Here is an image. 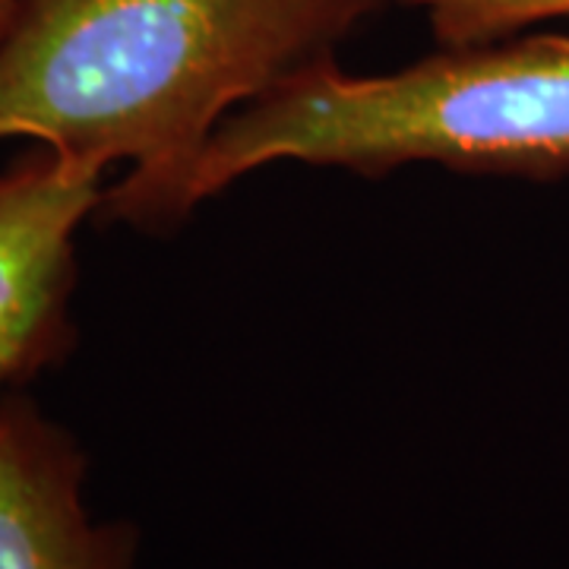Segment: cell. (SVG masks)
<instances>
[{
  "label": "cell",
  "instance_id": "obj_5",
  "mask_svg": "<svg viewBox=\"0 0 569 569\" xmlns=\"http://www.w3.org/2000/svg\"><path fill=\"white\" fill-rule=\"evenodd\" d=\"M421 10L443 48L485 44L569 17V0H402Z\"/></svg>",
  "mask_w": 569,
  "mask_h": 569
},
{
  "label": "cell",
  "instance_id": "obj_3",
  "mask_svg": "<svg viewBox=\"0 0 569 569\" xmlns=\"http://www.w3.org/2000/svg\"><path fill=\"white\" fill-rule=\"evenodd\" d=\"M102 197V168L44 146L0 171V396L73 346L77 231Z\"/></svg>",
  "mask_w": 569,
  "mask_h": 569
},
{
  "label": "cell",
  "instance_id": "obj_2",
  "mask_svg": "<svg viewBox=\"0 0 569 569\" xmlns=\"http://www.w3.org/2000/svg\"><path fill=\"white\" fill-rule=\"evenodd\" d=\"M272 162L569 174V39L462 44L380 77L346 73L332 58L313 63L219 127L197 171V203Z\"/></svg>",
  "mask_w": 569,
  "mask_h": 569
},
{
  "label": "cell",
  "instance_id": "obj_6",
  "mask_svg": "<svg viewBox=\"0 0 569 569\" xmlns=\"http://www.w3.org/2000/svg\"><path fill=\"white\" fill-rule=\"evenodd\" d=\"M26 7H29V0H0V41L10 36V29L17 26Z\"/></svg>",
  "mask_w": 569,
  "mask_h": 569
},
{
  "label": "cell",
  "instance_id": "obj_1",
  "mask_svg": "<svg viewBox=\"0 0 569 569\" xmlns=\"http://www.w3.org/2000/svg\"><path fill=\"white\" fill-rule=\"evenodd\" d=\"M377 0H29L0 41V140L130 164L99 216L159 234L197 209L219 127L329 61Z\"/></svg>",
  "mask_w": 569,
  "mask_h": 569
},
{
  "label": "cell",
  "instance_id": "obj_4",
  "mask_svg": "<svg viewBox=\"0 0 569 569\" xmlns=\"http://www.w3.org/2000/svg\"><path fill=\"white\" fill-rule=\"evenodd\" d=\"M80 440L32 396H0V569H137L130 522L86 507Z\"/></svg>",
  "mask_w": 569,
  "mask_h": 569
}]
</instances>
